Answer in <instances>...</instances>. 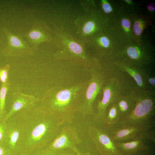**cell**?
Wrapping results in <instances>:
<instances>
[{
	"label": "cell",
	"instance_id": "obj_8",
	"mask_svg": "<svg viewBox=\"0 0 155 155\" xmlns=\"http://www.w3.org/2000/svg\"><path fill=\"white\" fill-rule=\"evenodd\" d=\"M81 142L76 129L70 123H64L55 138L46 147L56 152L65 148H73Z\"/></svg>",
	"mask_w": 155,
	"mask_h": 155
},
{
	"label": "cell",
	"instance_id": "obj_14",
	"mask_svg": "<svg viewBox=\"0 0 155 155\" xmlns=\"http://www.w3.org/2000/svg\"><path fill=\"white\" fill-rule=\"evenodd\" d=\"M115 103L120 115L121 120L133 111L135 105L134 97H119Z\"/></svg>",
	"mask_w": 155,
	"mask_h": 155
},
{
	"label": "cell",
	"instance_id": "obj_35",
	"mask_svg": "<svg viewBox=\"0 0 155 155\" xmlns=\"http://www.w3.org/2000/svg\"><path fill=\"white\" fill-rule=\"evenodd\" d=\"M126 1H127V2H129V1H130V0H125Z\"/></svg>",
	"mask_w": 155,
	"mask_h": 155
},
{
	"label": "cell",
	"instance_id": "obj_17",
	"mask_svg": "<svg viewBox=\"0 0 155 155\" xmlns=\"http://www.w3.org/2000/svg\"><path fill=\"white\" fill-rule=\"evenodd\" d=\"M10 66L9 64L0 67V80L1 84L10 83L9 78V72Z\"/></svg>",
	"mask_w": 155,
	"mask_h": 155
},
{
	"label": "cell",
	"instance_id": "obj_24",
	"mask_svg": "<svg viewBox=\"0 0 155 155\" xmlns=\"http://www.w3.org/2000/svg\"><path fill=\"white\" fill-rule=\"evenodd\" d=\"M94 26V23L92 22L87 23L84 26L83 31L84 33L88 34L90 33L93 30Z\"/></svg>",
	"mask_w": 155,
	"mask_h": 155
},
{
	"label": "cell",
	"instance_id": "obj_21",
	"mask_svg": "<svg viewBox=\"0 0 155 155\" xmlns=\"http://www.w3.org/2000/svg\"><path fill=\"white\" fill-rule=\"evenodd\" d=\"M56 155H79L73 148H66L56 152Z\"/></svg>",
	"mask_w": 155,
	"mask_h": 155
},
{
	"label": "cell",
	"instance_id": "obj_7",
	"mask_svg": "<svg viewBox=\"0 0 155 155\" xmlns=\"http://www.w3.org/2000/svg\"><path fill=\"white\" fill-rule=\"evenodd\" d=\"M90 73L91 78L89 84L84 98L82 100L78 110L84 116H92L94 114L93 104L103 83V78L100 73L92 70Z\"/></svg>",
	"mask_w": 155,
	"mask_h": 155
},
{
	"label": "cell",
	"instance_id": "obj_26",
	"mask_svg": "<svg viewBox=\"0 0 155 155\" xmlns=\"http://www.w3.org/2000/svg\"><path fill=\"white\" fill-rule=\"evenodd\" d=\"M133 30L135 34L137 35H140L142 33V30L140 23L138 21L134 24L133 26Z\"/></svg>",
	"mask_w": 155,
	"mask_h": 155
},
{
	"label": "cell",
	"instance_id": "obj_4",
	"mask_svg": "<svg viewBox=\"0 0 155 155\" xmlns=\"http://www.w3.org/2000/svg\"><path fill=\"white\" fill-rule=\"evenodd\" d=\"M88 134L101 155H124L110 138L107 129L94 123L88 127Z\"/></svg>",
	"mask_w": 155,
	"mask_h": 155
},
{
	"label": "cell",
	"instance_id": "obj_15",
	"mask_svg": "<svg viewBox=\"0 0 155 155\" xmlns=\"http://www.w3.org/2000/svg\"><path fill=\"white\" fill-rule=\"evenodd\" d=\"M121 120L120 115L115 102L110 104L107 107L103 125L107 129L113 127Z\"/></svg>",
	"mask_w": 155,
	"mask_h": 155
},
{
	"label": "cell",
	"instance_id": "obj_30",
	"mask_svg": "<svg viewBox=\"0 0 155 155\" xmlns=\"http://www.w3.org/2000/svg\"><path fill=\"white\" fill-rule=\"evenodd\" d=\"M122 25L125 28H129L131 26V23L127 19H124L121 21Z\"/></svg>",
	"mask_w": 155,
	"mask_h": 155
},
{
	"label": "cell",
	"instance_id": "obj_22",
	"mask_svg": "<svg viewBox=\"0 0 155 155\" xmlns=\"http://www.w3.org/2000/svg\"><path fill=\"white\" fill-rule=\"evenodd\" d=\"M69 47L71 51L75 54L80 55L83 53V50L81 46L76 43H70Z\"/></svg>",
	"mask_w": 155,
	"mask_h": 155
},
{
	"label": "cell",
	"instance_id": "obj_23",
	"mask_svg": "<svg viewBox=\"0 0 155 155\" xmlns=\"http://www.w3.org/2000/svg\"><path fill=\"white\" fill-rule=\"evenodd\" d=\"M127 51L128 56L132 59H136L138 56V51L134 47H130L128 48Z\"/></svg>",
	"mask_w": 155,
	"mask_h": 155
},
{
	"label": "cell",
	"instance_id": "obj_13",
	"mask_svg": "<svg viewBox=\"0 0 155 155\" xmlns=\"http://www.w3.org/2000/svg\"><path fill=\"white\" fill-rule=\"evenodd\" d=\"M144 133L129 141L114 142L124 155H133L138 151L147 150L149 148L143 142Z\"/></svg>",
	"mask_w": 155,
	"mask_h": 155
},
{
	"label": "cell",
	"instance_id": "obj_5",
	"mask_svg": "<svg viewBox=\"0 0 155 155\" xmlns=\"http://www.w3.org/2000/svg\"><path fill=\"white\" fill-rule=\"evenodd\" d=\"M22 133L20 117L16 112L6 121L4 144L12 155L22 154Z\"/></svg>",
	"mask_w": 155,
	"mask_h": 155
},
{
	"label": "cell",
	"instance_id": "obj_1",
	"mask_svg": "<svg viewBox=\"0 0 155 155\" xmlns=\"http://www.w3.org/2000/svg\"><path fill=\"white\" fill-rule=\"evenodd\" d=\"M17 112L22 127L23 154L30 155L47 147L65 123L40 104Z\"/></svg>",
	"mask_w": 155,
	"mask_h": 155
},
{
	"label": "cell",
	"instance_id": "obj_6",
	"mask_svg": "<svg viewBox=\"0 0 155 155\" xmlns=\"http://www.w3.org/2000/svg\"><path fill=\"white\" fill-rule=\"evenodd\" d=\"M7 38V44L2 53L6 57H16L33 55L35 51L21 35L15 34L6 27L3 29Z\"/></svg>",
	"mask_w": 155,
	"mask_h": 155
},
{
	"label": "cell",
	"instance_id": "obj_32",
	"mask_svg": "<svg viewBox=\"0 0 155 155\" xmlns=\"http://www.w3.org/2000/svg\"><path fill=\"white\" fill-rule=\"evenodd\" d=\"M147 8L149 10L154 11L155 10L154 3H153L149 4L147 6Z\"/></svg>",
	"mask_w": 155,
	"mask_h": 155
},
{
	"label": "cell",
	"instance_id": "obj_2",
	"mask_svg": "<svg viewBox=\"0 0 155 155\" xmlns=\"http://www.w3.org/2000/svg\"><path fill=\"white\" fill-rule=\"evenodd\" d=\"M80 88L78 86L61 90L53 95L46 96L40 100V104L63 122L71 124L74 112L78 111L81 103L75 95Z\"/></svg>",
	"mask_w": 155,
	"mask_h": 155
},
{
	"label": "cell",
	"instance_id": "obj_33",
	"mask_svg": "<svg viewBox=\"0 0 155 155\" xmlns=\"http://www.w3.org/2000/svg\"><path fill=\"white\" fill-rule=\"evenodd\" d=\"M149 81L150 83L152 85L154 86L155 84V78H150L149 79Z\"/></svg>",
	"mask_w": 155,
	"mask_h": 155
},
{
	"label": "cell",
	"instance_id": "obj_27",
	"mask_svg": "<svg viewBox=\"0 0 155 155\" xmlns=\"http://www.w3.org/2000/svg\"><path fill=\"white\" fill-rule=\"evenodd\" d=\"M0 155H12V154L4 145H0Z\"/></svg>",
	"mask_w": 155,
	"mask_h": 155
},
{
	"label": "cell",
	"instance_id": "obj_18",
	"mask_svg": "<svg viewBox=\"0 0 155 155\" xmlns=\"http://www.w3.org/2000/svg\"><path fill=\"white\" fill-rule=\"evenodd\" d=\"M6 129V121L0 119V145H4Z\"/></svg>",
	"mask_w": 155,
	"mask_h": 155
},
{
	"label": "cell",
	"instance_id": "obj_25",
	"mask_svg": "<svg viewBox=\"0 0 155 155\" xmlns=\"http://www.w3.org/2000/svg\"><path fill=\"white\" fill-rule=\"evenodd\" d=\"M143 135L144 139L146 138L155 142V132L154 131H151L149 130L144 132Z\"/></svg>",
	"mask_w": 155,
	"mask_h": 155
},
{
	"label": "cell",
	"instance_id": "obj_12",
	"mask_svg": "<svg viewBox=\"0 0 155 155\" xmlns=\"http://www.w3.org/2000/svg\"><path fill=\"white\" fill-rule=\"evenodd\" d=\"M111 83L103 88V96L101 100L98 101L97 110L92 116V120L95 123L102 125L106 116L108 106L115 102L119 96L113 94V87Z\"/></svg>",
	"mask_w": 155,
	"mask_h": 155
},
{
	"label": "cell",
	"instance_id": "obj_9",
	"mask_svg": "<svg viewBox=\"0 0 155 155\" xmlns=\"http://www.w3.org/2000/svg\"><path fill=\"white\" fill-rule=\"evenodd\" d=\"M152 125H131L119 123L107 129L110 138L114 142H125L131 141L140 134L150 129Z\"/></svg>",
	"mask_w": 155,
	"mask_h": 155
},
{
	"label": "cell",
	"instance_id": "obj_31",
	"mask_svg": "<svg viewBox=\"0 0 155 155\" xmlns=\"http://www.w3.org/2000/svg\"><path fill=\"white\" fill-rule=\"evenodd\" d=\"M78 153L79 155H92L89 152H81L77 148L75 147L73 148Z\"/></svg>",
	"mask_w": 155,
	"mask_h": 155
},
{
	"label": "cell",
	"instance_id": "obj_11",
	"mask_svg": "<svg viewBox=\"0 0 155 155\" xmlns=\"http://www.w3.org/2000/svg\"><path fill=\"white\" fill-rule=\"evenodd\" d=\"M11 108L4 118L6 121L18 111L35 107L40 104V100L32 95L16 91L12 94Z\"/></svg>",
	"mask_w": 155,
	"mask_h": 155
},
{
	"label": "cell",
	"instance_id": "obj_3",
	"mask_svg": "<svg viewBox=\"0 0 155 155\" xmlns=\"http://www.w3.org/2000/svg\"><path fill=\"white\" fill-rule=\"evenodd\" d=\"M134 97L135 105L133 110L119 123L131 125H151L155 108L154 99L148 96Z\"/></svg>",
	"mask_w": 155,
	"mask_h": 155
},
{
	"label": "cell",
	"instance_id": "obj_29",
	"mask_svg": "<svg viewBox=\"0 0 155 155\" xmlns=\"http://www.w3.org/2000/svg\"><path fill=\"white\" fill-rule=\"evenodd\" d=\"M103 8L105 12L109 13L112 10L110 5L108 3H104L102 5Z\"/></svg>",
	"mask_w": 155,
	"mask_h": 155
},
{
	"label": "cell",
	"instance_id": "obj_28",
	"mask_svg": "<svg viewBox=\"0 0 155 155\" xmlns=\"http://www.w3.org/2000/svg\"><path fill=\"white\" fill-rule=\"evenodd\" d=\"M100 40L103 46L107 47L108 46L109 42L107 38L102 37L101 38Z\"/></svg>",
	"mask_w": 155,
	"mask_h": 155
},
{
	"label": "cell",
	"instance_id": "obj_34",
	"mask_svg": "<svg viewBox=\"0 0 155 155\" xmlns=\"http://www.w3.org/2000/svg\"><path fill=\"white\" fill-rule=\"evenodd\" d=\"M16 155H27L23 154H19Z\"/></svg>",
	"mask_w": 155,
	"mask_h": 155
},
{
	"label": "cell",
	"instance_id": "obj_16",
	"mask_svg": "<svg viewBox=\"0 0 155 155\" xmlns=\"http://www.w3.org/2000/svg\"><path fill=\"white\" fill-rule=\"evenodd\" d=\"M10 86V83L1 85L0 89V119H4L7 113L5 108V98Z\"/></svg>",
	"mask_w": 155,
	"mask_h": 155
},
{
	"label": "cell",
	"instance_id": "obj_20",
	"mask_svg": "<svg viewBox=\"0 0 155 155\" xmlns=\"http://www.w3.org/2000/svg\"><path fill=\"white\" fill-rule=\"evenodd\" d=\"M30 155H56V153L45 147L38 150Z\"/></svg>",
	"mask_w": 155,
	"mask_h": 155
},
{
	"label": "cell",
	"instance_id": "obj_19",
	"mask_svg": "<svg viewBox=\"0 0 155 155\" xmlns=\"http://www.w3.org/2000/svg\"><path fill=\"white\" fill-rule=\"evenodd\" d=\"M125 70L134 78L137 85L141 86L143 85L142 79L140 75L135 71L128 68H126Z\"/></svg>",
	"mask_w": 155,
	"mask_h": 155
},
{
	"label": "cell",
	"instance_id": "obj_10",
	"mask_svg": "<svg viewBox=\"0 0 155 155\" xmlns=\"http://www.w3.org/2000/svg\"><path fill=\"white\" fill-rule=\"evenodd\" d=\"M23 36L34 51L38 49L41 42L51 40L47 28L39 21H35Z\"/></svg>",
	"mask_w": 155,
	"mask_h": 155
}]
</instances>
